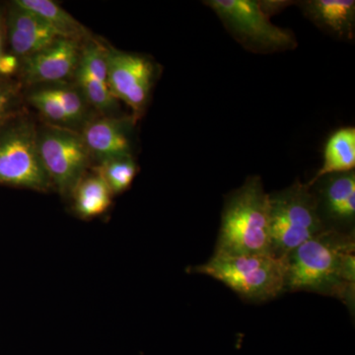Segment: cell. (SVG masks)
<instances>
[{
	"label": "cell",
	"instance_id": "6da1fadb",
	"mask_svg": "<svg viewBox=\"0 0 355 355\" xmlns=\"http://www.w3.org/2000/svg\"><path fill=\"white\" fill-rule=\"evenodd\" d=\"M354 252V235L326 229L287 256L286 291L315 292L352 304Z\"/></svg>",
	"mask_w": 355,
	"mask_h": 355
},
{
	"label": "cell",
	"instance_id": "7a4b0ae2",
	"mask_svg": "<svg viewBox=\"0 0 355 355\" xmlns=\"http://www.w3.org/2000/svg\"><path fill=\"white\" fill-rule=\"evenodd\" d=\"M272 254L270 195L266 193L261 178L254 176L248 178L226 198L214 254Z\"/></svg>",
	"mask_w": 355,
	"mask_h": 355
},
{
	"label": "cell",
	"instance_id": "3957f363",
	"mask_svg": "<svg viewBox=\"0 0 355 355\" xmlns=\"http://www.w3.org/2000/svg\"><path fill=\"white\" fill-rule=\"evenodd\" d=\"M286 258L272 254H214L193 270L218 280L245 300L266 302L286 291Z\"/></svg>",
	"mask_w": 355,
	"mask_h": 355
},
{
	"label": "cell",
	"instance_id": "277c9868",
	"mask_svg": "<svg viewBox=\"0 0 355 355\" xmlns=\"http://www.w3.org/2000/svg\"><path fill=\"white\" fill-rule=\"evenodd\" d=\"M307 184L296 181L270 195V236L272 253L286 258L292 251L328 229L320 202Z\"/></svg>",
	"mask_w": 355,
	"mask_h": 355
},
{
	"label": "cell",
	"instance_id": "5b68a950",
	"mask_svg": "<svg viewBox=\"0 0 355 355\" xmlns=\"http://www.w3.org/2000/svg\"><path fill=\"white\" fill-rule=\"evenodd\" d=\"M38 123L27 110L0 132V186L44 193L55 191L40 157Z\"/></svg>",
	"mask_w": 355,
	"mask_h": 355
},
{
	"label": "cell",
	"instance_id": "8992f818",
	"mask_svg": "<svg viewBox=\"0 0 355 355\" xmlns=\"http://www.w3.org/2000/svg\"><path fill=\"white\" fill-rule=\"evenodd\" d=\"M203 3L216 14L229 34L252 53H279L297 46L295 35L273 24L260 1L207 0Z\"/></svg>",
	"mask_w": 355,
	"mask_h": 355
},
{
	"label": "cell",
	"instance_id": "52a82bcc",
	"mask_svg": "<svg viewBox=\"0 0 355 355\" xmlns=\"http://www.w3.org/2000/svg\"><path fill=\"white\" fill-rule=\"evenodd\" d=\"M37 142L40 157L55 191L69 200L77 184L94 166L83 135L39 121Z\"/></svg>",
	"mask_w": 355,
	"mask_h": 355
},
{
	"label": "cell",
	"instance_id": "ba28073f",
	"mask_svg": "<svg viewBox=\"0 0 355 355\" xmlns=\"http://www.w3.org/2000/svg\"><path fill=\"white\" fill-rule=\"evenodd\" d=\"M107 69L112 93L139 121L148 108L160 65L148 55L119 50L107 43Z\"/></svg>",
	"mask_w": 355,
	"mask_h": 355
},
{
	"label": "cell",
	"instance_id": "9c48e42d",
	"mask_svg": "<svg viewBox=\"0 0 355 355\" xmlns=\"http://www.w3.org/2000/svg\"><path fill=\"white\" fill-rule=\"evenodd\" d=\"M74 83L98 114H121V103L110 88L107 42L93 36L83 44Z\"/></svg>",
	"mask_w": 355,
	"mask_h": 355
},
{
	"label": "cell",
	"instance_id": "30bf717a",
	"mask_svg": "<svg viewBox=\"0 0 355 355\" xmlns=\"http://www.w3.org/2000/svg\"><path fill=\"white\" fill-rule=\"evenodd\" d=\"M84 43L60 38L31 57L21 60L17 80L23 89L73 80Z\"/></svg>",
	"mask_w": 355,
	"mask_h": 355
},
{
	"label": "cell",
	"instance_id": "8fae6325",
	"mask_svg": "<svg viewBox=\"0 0 355 355\" xmlns=\"http://www.w3.org/2000/svg\"><path fill=\"white\" fill-rule=\"evenodd\" d=\"M24 97L41 123L72 130L86 109L85 100L72 81L26 88Z\"/></svg>",
	"mask_w": 355,
	"mask_h": 355
},
{
	"label": "cell",
	"instance_id": "7c38bea8",
	"mask_svg": "<svg viewBox=\"0 0 355 355\" xmlns=\"http://www.w3.org/2000/svg\"><path fill=\"white\" fill-rule=\"evenodd\" d=\"M137 121L132 114H96L81 130L94 165L110 159L133 156V132Z\"/></svg>",
	"mask_w": 355,
	"mask_h": 355
},
{
	"label": "cell",
	"instance_id": "4fadbf2b",
	"mask_svg": "<svg viewBox=\"0 0 355 355\" xmlns=\"http://www.w3.org/2000/svg\"><path fill=\"white\" fill-rule=\"evenodd\" d=\"M6 34L7 51L24 60L39 53L60 37L40 16L15 0L6 2Z\"/></svg>",
	"mask_w": 355,
	"mask_h": 355
},
{
	"label": "cell",
	"instance_id": "5bb4252c",
	"mask_svg": "<svg viewBox=\"0 0 355 355\" xmlns=\"http://www.w3.org/2000/svg\"><path fill=\"white\" fill-rule=\"evenodd\" d=\"M301 10L318 29L340 41H354L355 1L354 0H305Z\"/></svg>",
	"mask_w": 355,
	"mask_h": 355
},
{
	"label": "cell",
	"instance_id": "9a60e30c",
	"mask_svg": "<svg viewBox=\"0 0 355 355\" xmlns=\"http://www.w3.org/2000/svg\"><path fill=\"white\" fill-rule=\"evenodd\" d=\"M327 178L321 191L324 214L338 223H352L355 217L354 171Z\"/></svg>",
	"mask_w": 355,
	"mask_h": 355
},
{
	"label": "cell",
	"instance_id": "2e32d148",
	"mask_svg": "<svg viewBox=\"0 0 355 355\" xmlns=\"http://www.w3.org/2000/svg\"><path fill=\"white\" fill-rule=\"evenodd\" d=\"M355 169V128H338L327 140L324 148L323 164L316 175L308 182L312 188L320 180L331 175L354 171Z\"/></svg>",
	"mask_w": 355,
	"mask_h": 355
},
{
	"label": "cell",
	"instance_id": "e0dca14e",
	"mask_svg": "<svg viewBox=\"0 0 355 355\" xmlns=\"http://www.w3.org/2000/svg\"><path fill=\"white\" fill-rule=\"evenodd\" d=\"M113 198L109 187L92 167L77 184L69 200L72 202V210L79 218L92 219L108 211Z\"/></svg>",
	"mask_w": 355,
	"mask_h": 355
},
{
	"label": "cell",
	"instance_id": "ac0fdd59",
	"mask_svg": "<svg viewBox=\"0 0 355 355\" xmlns=\"http://www.w3.org/2000/svg\"><path fill=\"white\" fill-rule=\"evenodd\" d=\"M18 6L36 13L57 32L60 38L85 43L94 35L60 4L53 0H15Z\"/></svg>",
	"mask_w": 355,
	"mask_h": 355
},
{
	"label": "cell",
	"instance_id": "d6986e66",
	"mask_svg": "<svg viewBox=\"0 0 355 355\" xmlns=\"http://www.w3.org/2000/svg\"><path fill=\"white\" fill-rule=\"evenodd\" d=\"M93 168L99 173L114 197L127 191L139 171L135 156L110 159Z\"/></svg>",
	"mask_w": 355,
	"mask_h": 355
},
{
	"label": "cell",
	"instance_id": "ffe728a7",
	"mask_svg": "<svg viewBox=\"0 0 355 355\" xmlns=\"http://www.w3.org/2000/svg\"><path fill=\"white\" fill-rule=\"evenodd\" d=\"M27 110L24 89L19 81L0 77V132Z\"/></svg>",
	"mask_w": 355,
	"mask_h": 355
},
{
	"label": "cell",
	"instance_id": "44dd1931",
	"mask_svg": "<svg viewBox=\"0 0 355 355\" xmlns=\"http://www.w3.org/2000/svg\"><path fill=\"white\" fill-rule=\"evenodd\" d=\"M21 60L6 51L0 57V77L1 78L16 79L19 73Z\"/></svg>",
	"mask_w": 355,
	"mask_h": 355
},
{
	"label": "cell",
	"instance_id": "7402d4cb",
	"mask_svg": "<svg viewBox=\"0 0 355 355\" xmlns=\"http://www.w3.org/2000/svg\"><path fill=\"white\" fill-rule=\"evenodd\" d=\"M6 2H0V57L7 51L6 34Z\"/></svg>",
	"mask_w": 355,
	"mask_h": 355
}]
</instances>
